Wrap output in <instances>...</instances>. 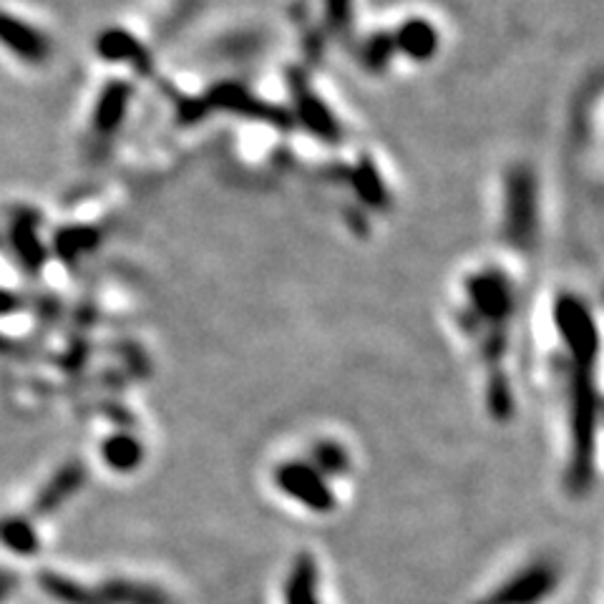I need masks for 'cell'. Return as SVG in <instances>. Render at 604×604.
<instances>
[{
	"instance_id": "6da1fadb",
	"label": "cell",
	"mask_w": 604,
	"mask_h": 604,
	"mask_svg": "<svg viewBox=\"0 0 604 604\" xmlns=\"http://www.w3.org/2000/svg\"><path fill=\"white\" fill-rule=\"evenodd\" d=\"M0 48H5L23 66H44L50 58V38L44 29L19 13L0 8Z\"/></svg>"
}]
</instances>
